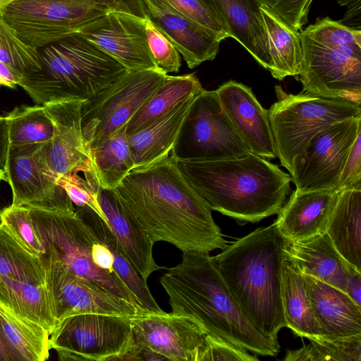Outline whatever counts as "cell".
I'll list each match as a JSON object with an SVG mask.
<instances>
[{
  "instance_id": "47",
  "label": "cell",
  "mask_w": 361,
  "mask_h": 361,
  "mask_svg": "<svg viewBox=\"0 0 361 361\" xmlns=\"http://www.w3.org/2000/svg\"><path fill=\"white\" fill-rule=\"evenodd\" d=\"M10 148L7 119L0 116V173H5Z\"/></svg>"
},
{
  "instance_id": "2",
  "label": "cell",
  "mask_w": 361,
  "mask_h": 361,
  "mask_svg": "<svg viewBox=\"0 0 361 361\" xmlns=\"http://www.w3.org/2000/svg\"><path fill=\"white\" fill-rule=\"evenodd\" d=\"M160 283L171 313L190 317L207 336L262 356L279 353L278 341L264 336L243 313L209 253L183 252Z\"/></svg>"
},
{
  "instance_id": "15",
  "label": "cell",
  "mask_w": 361,
  "mask_h": 361,
  "mask_svg": "<svg viewBox=\"0 0 361 361\" xmlns=\"http://www.w3.org/2000/svg\"><path fill=\"white\" fill-rule=\"evenodd\" d=\"M5 175L12 190L11 204L75 210L49 167L46 143L11 147Z\"/></svg>"
},
{
  "instance_id": "51",
  "label": "cell",
  "mask_w": 361,
  "mask_h": 361,
  "mask_svg": "<svg viewBox=\"0 0 361 361\" xmlns=\"http://www.w3.org/2000/svg\"><path fill=\"white\" fill-rule=\"evenodd\" d=\"M0 361H16L0 331Z\"/></svg>"
},
{
  "instance_id": "31",
  "label": "cell",
  "mask_w": 361,
  "mask_h": 361,
  "mask_svg": "<svg viewBox=\"0 0 361 361\" xmlns=\"http://www.w3.org/2000/svg\"><path fill=\"white\" fill-rule=\"evenodd\" d=\"M0 306L37 323L50 334L57 325L46 285L37 286L0 276Z\"/></svg>"
},
{
  "instance_id": "36",
  "label": "cell",
  "mask_w": 361,
  "mask_h": 361,
  "mask_svg": "<svg viewBox=\"0 0 361 361\" xmlns=\"http://www.w3.org/2000/svg\"><path fill=\"white\" fill-rule=\"evenodd\" d=\"M6 118L11 147L49 142L54 125L43 105L16 107Z\"/></svg>"
},
{
  "instance_id": "7",
  "label": "cell",
  "mask_w": 361,
  "mask_h": 361,
  "mask_svg": "<svg viewBox=\"0 0 361 361\" xmlns=\"http://www.w3.org/2000/svg\"><path fill=\"white\" fill-rule=\"evenodd\" d=\"M26 207L45 250L42 259L57 261L75 275L142 308L116 272L111 251L75 210Z\"/></svg>"
},
{
  "instance_id": "44",
  "label": "cell",
  "mask_w": 361,
  "mask_h": 361,
  "mask_svg": "<svg viewBox=\"0 0 361 361\" xmlns=\"http://www.w3.org/2000/svg\"><path fill=\"white\" fill-rule=\"evenodd\" d=\"M207 346L202 361H257L256 355L224 341L207 335Z\"/></svg>"
},
{
  "instance_id": "53",
  "label": "cell",
  "mask_w": 361,
  "mask_h": 361,
  "mask_svg": "<svg viewBox=\"0 0 361 361\" xmlns=\"http://www.w3.org/2000/svg\"><path fill=\"white\" fill-rule=\"evenodd\" d=\"M0 178H2V180H6L5 173H0Z\"/></svg>"
},
{
  "instance_id": "50",
  "label": "cell",
  "mask_w": 361,
  "mask_h": 361,
  "mask_svg": "<svg viewBox=\"0 0 361 361\" xmlns=\"http://www.w3.org/2000/svg\"><path fill=\"white\" fill-rule=\"evenodd\" d=\"M341 6L347 8L344 18L341 23H357L360 26L361 0H336Z\"/></svg>"
},
{
  "instance_id": "52",
  "label": "cell",
  "mask_w": 361,
  "mask_h": 361,
  "mask_svg": "<svg viewBox=\"0 0 361 361\" xmlns=\"http://www.w3.org/2000/svg\"><path fill=\"white\" fill-rule=\"evenodd\" d=\"M13 0H0V8L10 2H11Z\"/></svg>"
},
{
  "instance_id": "37",
  "label": "cell",
  "mask_w": 361,
  "mask_h": 361,
  "mask_svg": "<svg viewBox=\"0 0 361 361\" xmlns=\"http://www.w3.org/2000/svg\"><path fill=\"white\" fill-rule=\"evenodd\" d=\"M309 344L286 351V361H361V334L329 338L308 339Z\"/></svg>"
},
{
  "instance_id": "10",
  "label": "cell",
  "mask_w": 361,
  "mask_h": 361,
  "mask_svg": "<svg viewBox=\"0 0 361 361\" xmlns=\"http://www.w3.org/2000/svg\"><path fill=\"white\" fill-rule=\"evenodd\" d=\"M108 11L100 0H13L0 8L19 38L36 48L78 32Z\"/></svg>"
},
{
  "instance_id": "42",
  "label": "cell",
  "mask_w": 361,
  "mask_h": 361,
  "mask_svg": "<svg viewBox=\"0 0 361 361\" xmlns=\"http://www.w3.org/2000/svg\"><path fill=\"white\" fill-rule=\"evenodd\" d=\"M57 183L66 192L73 204L77 207L87 206L97 213L107 221L99 205L97 196L98 185L73 172L63 175L57 180Z\"/></svg>"
},
{
  "instance_id": "12",
  "label": "cell",
  "mask_w": 361,
  "mask_h": 361,
  "mask_svg": "<svg viewBox=\"0 0 361 361\" xmlns=\"http://www.w3.org/2000/svg\"><path fill=\"white\" fill-rule=\"evenodd\" d=\"M132 318L81 314L59 323L49 336L61 361H115L130 346Z\"/></svg>"
},
{
  "instance_id": "49",
  "label": "cell",
  "mask_w": 361,
  "mask_h": 361,
  "mask_svg": "<svg viewBox=\"0 0 361 361\" xmlns=\"http://www.w3.org/2000/svg\"><path fill=\"white\" fill-rule=\"evenodd\" d=\"M23 78L21 73L0 61V85L14 88L20 85Z\"/></svg>"
},
{
  "instance_id": "29",
  "label": "cell",
  "mask_w": 361,
  "mask_h": 361,
  "mask_svg": "<svg viewBox=\"0 0 361 361\" xmlns=\"http://www.w3.org/2000/svg\"><path fill=\"white\" fill-rule=\"evenodd\" d=\"M281 298L286 326L307 339L322 336L314 317L303 275L286 256L281 271Z\"/></svg>"
},
{
  "instance_id": "17",
  "label": "cell",
  "mask_w": 361,
  "mask_h": 361,
  "mask_svg": "<svg viewBox=\"0 0 361 361\" xmlns=\"http://www.w3.org/2000/svg\"><path fill=\"white\" fill-rule=\"evenodd\" d=\"M145 20L124 13L108 11L78 33L127 71L156 69L147 42Z\"/></svg>"
},
{
  "instance_id": "8",
  "label": "cell",
  "mask_w": 361,
  "mask_h": 361,
  "mask_svg": "<svg viewBox=\"0 0 361 361\" xmlns=\"http://www.w3.org/2000/svg\"><path fill=\"white\" fill-rule=\"evenodd\" d=\"M277 101L268 111L277 157L290 172L293 159L319 131L336 122L360 117V103L313 96L287 94L275 86Z\"/></svg>"
},
{
  "instance_id": "14",
  "label": "cell",
  "mask_w": 361,
  "mask_h": 361,
  "mask_svg": "<svg viewBox=\"0 0 361 361\" xmlns=\"http://www.w3.org/2000/svg\"><path fill=\"white\" fill-rule=\"evenodd\" d=\"M46 269V286L57 324L81 314H105L134 317L147 312L90 281L71 272L61 263L42 259Z\"/></svg>"
},
{
  "instance_id": "5",
  "label": "cell",
  "mask_w": 361,
  "mask_h": 361,
  "mask_svg": "<svg viewBox=\"0 0 361 361\" xmlns=\"http://www.w3.org/2000/svg\"><path fill=\"white\" fill-rule=\"evenodd\" d=\"M38 51L39 70L24 78L20 86L39 105L90 99L127 71L78 32Z\"/></svg>"
},
{
  "instance_id": "24",
  "label": "cell",
  "mask_w": 361,
  "mask_h": 361,
  "mask_svg": "<svg viewBox=\"0 0 361 361\" xmlns=\"http://www.w3.org/2000/svg\"><path fill=\"white\" fill-rule=\"evenodd\" d=\"M286 256L302 274L344 292L348 276L355 269L340 255L326 232L300 241H288Z\"/></svg>"
},
{
  "instance_id": "40",
  "label": "cell",
  "mask_w": 361,
  "mask_h": 361,
  "mask_svg": "<svg viewBox=\"0 0 361 361\" xmlns=\"http://www.w3.org/2000/svg\"><path fill=\"white\" fill-rule=\"evenodd\" d=\"M147 44L158 68L166 73H178L180 54L165 35L149 20H145Z\"/></svg>"
},
{
  "instance_id": "23",
  "label": "cell",
  "mask_w": 361,
  "mask_h": 361,
  "mask_svg": "<svg viewBox=\"0 0 361 361\" xmlns=\"http://www.w3.org/2000/svg\"><path fill=\"white\" fill-rule=\"evenodd\" d=\"M221 19L228 37L238 41L263 68L271 63L259 0H204Z\"/></svg>"
},
{
  "instance_id": "27",
  "label": "cell",
  "mask_w": 361,
  "mask_h": 361,
  "mask_svg": "<svg viewBox=\"0 0 361 361\" xmlns=\"http://www.w3.org/2000/svg\"><path fill=\"white\" fill-rule=\"evenodd\" d=\"M326 233L343 259L361 271V190H340Z\"/></svg>"
},
{
  "instance_id": "46",
  "label": "cell",
  "mask_w": 361,
  "mask_h": 361,
  "mask_svg": "<svg viewBox=\"0 0 361 361\" xmlns=\"http://www.w3.org/2000/svg\"><path fill=\"white\" fill-rule=\"evenodd\" d=\"M109 11L121 12L149 19L144 0H100Z\"/></svg>"
},
{
  "instance_id": "13",
  "label": "cell",
  "mask_w": 361,
  "mask_h": 361,
  "mask_svg": "<svg viewBox=\"0 0 361 361\" xmlns=\"http://www.w3.org/2000/svg\"><path fill=\"white\" fill-rule=\"evenodd\" d=\"M360 132L361 116L336 122L317 133L292 161L289 174L295 190H336L345 162Z\"/></svg>"
},
{
  "instance_id": "32",
  "label": "cell",
  "mask_w": 361,
  "mask_h": 361,
  "mask_svg": "<svg viewBox=\"0 0 361 361\" xmlns=\"http://www.w3.org/2000/svg\"><path fill=\"white\" fill-rule=\"evenodd\" d=\"M0 331L16 361H44L49 332L42 326L0 306Z\"/></svg>"
},
{
  "instance_id": "39",
  "label": "cell",
  "mask_w": 361,
  "mask_h": 361,
  "mask_svg": "<svg viewBox=\"0 0 361 361\" xmlns=\"http://www.w3.org/2000/svg\"><path fill=\"white\" fill-rule=\"evenodd\" d=\"M0 226L23 249L42 258L45 250L26 206L10 204L0 212Z\"/></svg>"
},
{
  "instance_id": "28",
  "label": "cell",
  "mask_w": 361,
  "mask_h": 361,
  "mask_svg": "<svg viewBox=\"0 0 361 361\" xmlns=\"http://www.w3.org/2000/svg\"><path fill=\"white\" fill-rule=\"evenodd\" d=\"M75 212L111 251L116 272L135 296L139 305L147 312L163 313L164 311L152 295L147 281L133 267L107 221L87 206L78 207Z\"/></svg>"
},
{
  "instance_id": "54",
  "label": "cell",
  "mask_w": 361,
  "mask_h": 361,
  "mask_svg": "<svg viewBox=\"0 0 361 361\" xmlns=\"http://www.w3.org/2000/svg\"><path fill=\"white\" fill-rule=\"evenodd\" d=\"M2 180V178H0V181Z\"/></svg>"
},
{
  "instance_id": "6",
  "label": "cell",
  "mask_w": 361,
  "mask_h": 361,
  "mask_svg": "<svg viewBox=\"0 0 361 361\" xmlns=\"http://www.w3.org/2000/svg\"><path fill=\"white\" fill-rule=\"evenodd\" d=\"M302 92L361 104V30L329 17L299 32Z\"/></svg>"
},
{
  "instance_id": "26",
  "label": "cell",
  "mask_w": 361,
  "mask_h": 361,
  "mask_svg": "<svg viewBox=\"0 0 361 361\" xmlns=\"http://www.w3.org/2000/svg\"><path fill=\"white\" fill-rule=\"evenodd\" d=\"M196 96L183 102L145 128L127 135L134 168L149 165L171 154Z\"/></svg>"
},
{
  "instance_id": "1",
  "label": "cell",
  "mask_w": 361,
  "mask_h": 361,
  "mask_svg": "<svg viewBox=\"0 0 361 361\" xmlns=\"http://www.w3.org/2000/svg\"><path fill=\"white\" fill-rule=\"evenodd\" d=\"M112 190L123 211L154 243L164 241L183 252L207 253L228 245L212 209L171 154L133 168Z\"/></svg>"
},
{
  "instance_id": "3",
  "label": "cell",
  "mask_w": 361,
  "mask_h": 361,
  "mask_svg": "<svg viewBox=\"0 0 361 361\" xmlns=\"http://www.w3.org/2000/svg\"><path fill=\"white\" fill-rule=\"evenodd\" d=\"M287 244L274 221L227 245L212 256L243 313L273 341H278L279 331L287 327L281 298V271Z\"/></svg>"
},
{
  "instance_id": "38",
  "label": "cell",
  "mask_w": 361,
  "mask_h": 361,
  "mask_svg": "<svg viewBox=\"0 0 361 361\" xmlns=\"http://www.w3.org/2000/svg\"><path fill=\"white\" fill-rule=\"evenodd\" d=\"M0 61L24 78L40 68L38 48L21 40L0 13Z\"/></svg>"
},
{
  "instance_id": "22",
  "label": "cell",
  "mask_w": 361,
  "mask_h": 361,
  "mask_svg": "<svg viewBox=\"0 0 361 361\" xmlns=\"http://www.w3.org/2000/svg\"><path fill=\"white\" fill-rule=\"evenodd\" d=\"M303 277L322 337L337 338L361 334V306L344 291L310 276Z\"/></svg>"
},
{
  "instance_id": "4",
  "label": "cell",
  "mask_w": 361,
  "mask_h": 361,
  "mask_svg": "<svg viewBox=\"0 0 361 361\" xmlns=\"http://www.w3.org/2000/svg\"><path fill=\"white\" fill-rule=\"evenodd\" d=\"M176 161L212 210L242 223L278 214L290 191V175L252 153L233 159Z\"/></svg>"
},
{
  "instance_id": "48",
  "label": "cell",
  "mask_w": 361,
  "mask_h": 361,
  "mask_svg": "<svg viewBox=\"0 0 361 361\" xmlns=\"http://www.w3.org/2000/svg\"><path fill=\"white\" fill-rule=\"evenodd\" d=\"M345 292L359 306H361V271L351 270L345 286Z\"/></svg>"
},
{
  "instance_id": "41",
  "label": "cell",
  "mask_w": 361,
  "mask_h": 361,
  "mask_svg": "<svg viewBox=\"0 0 361 361\" xmlns=\"http://www.w3.org/2000/svg\"><path fill=\"white\" fill-rule=\"evenodd\" d=\"M177 12L208 30L220 39L228 35L215 11L204 0H164Z\"/></svg>"
},
{
  "instance_id": "20",
  "label": "cell",
  "mask_w": 361,
  "mask_h": 361,
  "mask_svg": "<svg viewBox=\"0 0 361 361\" xmlns=\"http://www.w3.org/2000/svg\"><path fill=\"white\" fill-rule=\"evenodd\" d=\"M149 19L165 35L193 68L216 56L222 41L177 12L164 0H144Z\"/></svg>"
},
{
  "instance_id": "34",
  "label": "cell",
  "mask_w": 361,
  "mask_h": 361,
  "mask_svg": "<svg viewBox=\"0 0 361 361\" xmlns=\"http://www.w3.org/2000/svg\"><path fill=\"white\" fill-rule=\"evenodd\" d=\"M267 35L271 75L282 80L300 73L302 49L299 31L288 27L264 6L261 7Z\"/></svg>"
},
{
  "instance_id": "45",
  "label": "cell",
  "mask_w": 361,
  "mask_h": 361,
  "mask_svg": "<svg viewBox=\"0 0 361 361\" xmlns=\"http://www.w3.org/2000/svg\"><path fill=\"white\" fill-rule=\"evenodd\" d=\"M347 189L361 190V132L351 147L336 190Z\"/></svg>"
},
{
  "instance_id": "21",
  "label": "cell",
  "mask_w": 361,
  "mask_h": 361,
  "mask_svg": "<svg viewBox=\"0 0 361 361\" xmlns=\"http://www.w3.org/2000/svg\"><path fill=\"white\" fill-rule=\"evenodd\" d=\"M338 192L336 190H295L275 221L281 234L288 241L293 242L326 232Z\"/></svg>"
},
{
  "instance_id": "30",
  "label": "cell",
  "mask_w": 361,
  "mask_h": 361,
  "mask_svg": "<svg viewBox=\"0 0 361 361\" xmlns=\"http://www.w3.org/2000/svg\"><path fill=\"white\" fill-rule=\"evenodd\" d=\"M204 90L194 73L167 75L163 83L129 121L126 126L127 135L145 128Z\"/></svg>"
},
{
  "instance_id": "18",
  "label": "cell",
  "mask_w": 361,
  "mask_h": 361,
  "mask_svg": "<svg viewBox=\"0 0 361 361\" xmlns=\"http://www.w3.org/2000/svg\"><path fill=\"white\" fill-rule=\"evenodd\" d=\"M84 102L69 99L43 105L54 125L52 138L46 146L47 163L56 180L73 172L81 171L84 176H91L90 155L81 124Z\"/></svg>"
},
{
  "instance_id": "25",
  "label": "cell",
  "mask_w": 361,
  "mask_h": 361,
  "mask_svg": "<svg viewBox=\"0 0 361 361\" xmlns=\"http://www.w3.org/2000/svg\"><path fill=\"white\" fill-rule=\"evenodd\" d=\"M97 196L107 223L126 257L138 274L147 281L153 272L162 269L153 257L154 243L123 211L112 190L98 186Z\"/></svg>"
},
{
  "instance_id": "11",
  "label": "cell",
  "mask_w": 361,
  "mask_h": 361,
  "mask_svg": "<svg viewBox=\"0 0 361 361\" xmlns=\"http://www.w3.org/2000/svg\"><path fill=\"white\" fill-rule=\"evenodd\" d=\"M250 153L219 102L204 90L193 101L171 155L176 160H221Z\"/></svg>"
},
{
  "instance_id": "16",
  "label": "cell",
  "mask_w": 361,
  "mask_h": 361,
  "mask_svg": "<svg viewBox=\"0 0 361 361\" xmlns=\"http://www.w3.org/2000/svg\"><path fill=\"white\" fill-rule=\"evenodd\" d=\"M207 334L188 317L147 312L132 318L130 345L143 348L162 360L202 361Z\"/></svg>"
},
{
  "instance_id": "33",
  "label": "cell",
  "mask_w": 361,
  "mask_h": 361,
  "mask_svg": "<svg viewBox=\"0 0 361 361\" xmlns=\"http://www.w3.org/2000/svg\"><path fill=\"white\" fill-rule=\"evenodd\" d=\"M91 176L105 190L116 188L134 168L126 126L90 151Z\"/></svg>"
},
{
  "instance_id": "43",
  "label": "cell",
  "mask_w": 361,
  "mask_h": 361,
  "mask_svg": "<svg viewBox=\"0 0 361 361\" xmlns=\"http://www.w3.org/2000/svg\"><path fill=\"white\" fill-rule=\"evenodd\" d=\"M262 6L290 28L299 31L308 23L313 0H259Z\"/></svg>"
},
{
  "instance_id": "9",
  "label": "cell",
  "mask_w": 361,
  "mask_h": 361,
  "mask_svg": "<svg viewBox=\"0 0 361 361\" xmlns=\"http://www.w3.org/2000/svg\"><path fill=\"white\" fill-rule=\"evenodd\" d=\"M159 68L127 71L118 80L83 102L82 130L90 151L127 126L164 81Z\"/></svg>"
},
{
  "instance_id": "35",
  "label": "cell",
  "mask_w": 361,
  "mask_h": 361,
  "mask_svg": "<svg viewBox=\"0 0 361 361\" xmlns=\"http://www.w3.org/2000/svg\"><path fill=\"white\" fill-rule=\"evenodd\" d=\"M0 276L37 286L46 285V269L42 258L23 249L1 226Z\"/></svg>"
},
{
  "instance_id": "19",
  "label": "cell",
  "mask_w": 361,
  "mask_h": 361,
  "mask_svg": "<svg viewBox=\"0 0 361 361\" xmlns=\"http://www.w3.org/2000/svg\"><path fill=\"white\" fill-rule=\"evenodd\" d=\"M219 102L249 152L264 159L277 157L268 111L245 85L229 80L216 90Z\"/></svg>"
}]
</instances>
